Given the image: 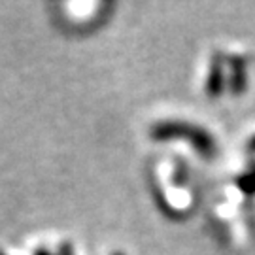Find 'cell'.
<instances>
[{
	"instance_id": "6da1fadb",
	"label": "cell",
	"mask_w": 255,
	"mask_h": 255,
	"mask_svg": "<svg viewBox=\"0 0 255 255\" xmlns=\"http://www.w3.org/2000/svg\"><path fill=\"white\" fill-rule=\"evenodd\" d=\"M153 138L157 140H187L197 151L204 157H210L216 151V144L214 138L210 136L204 128H199L195 125H183V123H159L153 127Z\"/></svg>"
},
{
	"instance_id": "7a4b0ae2",
	"label": "cell",
	"mask_w": 255,
	"mask_h": 255,
	"mask_svg": "<svg viewBox=\"0 0 255 255\" xmlns=\"http://www.w3.org/2000/svg\"><path fill=\"white\" fill-rule=\"evenodd\" d=\"M238 187L246 193V195H254L255 193V168H254V172L244 174V176L238 178Z\"/></svg>"
},
{
	"instance_id": "3957f363",
	"label": "cell",
	"mask_w": 255,
	"mask_h": 255,
	"mask_svg": "<svg viewBox=\"0 0 255 255\" xmlns=\"http://www.w3.org/2000/svg\"><path fill=\"white\" fill-rule=\"evenodd\" d=\"M248 147H250V151H252V153H255V136L252 138V140H250V144H248Z\"/></svg>"
}]
</instances>
